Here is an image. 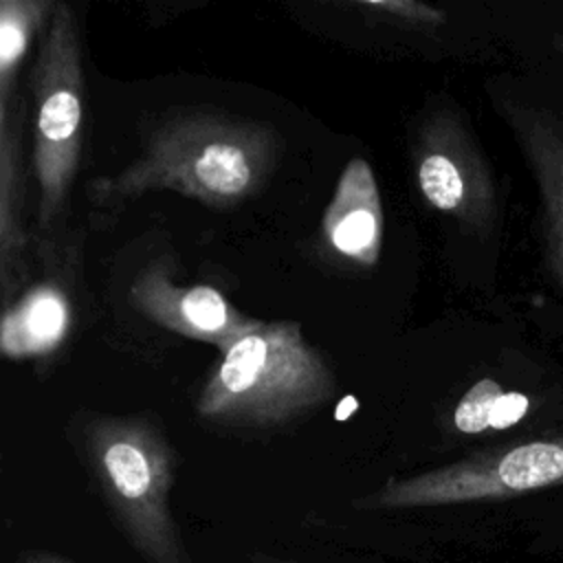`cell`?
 <instances>
[{
  "mask_svg": "<svg viewBox=\"0 0 563 563\" xmlns=\"http://www.w3.org/2000/svg\"><path fill=\"white\" fill-rule=\"evenodd\" d=\"M279 141L257 121L196 112L163 123L125 169L92 185L101 205L150 191H176L211 209H231L268 180Z\"/></svg>",
  "mask_w": 563,
  "mask_h": 563,
  "instance_id": "6da1fadb",
  "label": "cell"
},
{
  "mask_svg": "<svg viewBox=\"0 0 563 563\" xmlns=\"http://www.w3.org/2000/svg\"><path fill=\"white\" fill-rule=\"evenodd\" d=\"M336 380L295 321L262 323L213 365L196 411L224 427H279L334 396Z\"/></svg>",
  "mask_w": 563,
  "mask_h": 563,
  "instance_id": "7a4b0ae2",
  "label": "cell"
},
{
  "mask_svg": "<svg viewBox=\"0 0 563 563\" xmlns=\"http://www.w3.org/2000/svg\"><path fill=\"white\" fill-rule=\"evenodd\" d=\"M86 449L106 504L147 563H191L169 506L176 457L165 435L139 416H101Z\"/></svg>",
  "mask_w": 563,
  "mask_h": 563,
  "instance_id": "3957f363",
  "label": "cell"
},
{
  "mask_svg": "<svg viewBox=\"0 0 563 563\" xmlns=\"http://www.w3.org/2000/svg\"><path fill=\"white\" fill-rule=\"evenodd\" d=\"M33 174L37 183V227L53 233L73 189L84 145V73L75 13L55 4L31 77Z\"/></svg>",
  "mask_w": 563,
  "mask_h": 563,
  "instance_id": "277c9868",
  "label": "cell"
},
{
  "mask_svg": "<svg viewBox=\"0 0 563 563\" xmlns=\"http://www.w3.org/2000/svg\"><path fill=\"white\" fill-rule=\"evenodd\" d=\"M563 484V438L532 440L396 477L356 501L367 510H407L506 499Z\"/></svg>",
  "mask_w": 563,
  "mask_h": 563,
  "instance_id": "5b68a950",
  "label": "cell"
},
{
  "mask_svg": "<svg viewBox=\"0 0 563 563\" xmlns=\"http://www.w3.org/2000/svg\"><path fill=\"white\" fill-rule=\"evenodd\" d=\"M413 169L422 198L471 229L495 218L490 172L457 114L438 108L420 123L413 143Z\"/></svg>",
  "mask_w": 563,
  "mask_h": 563,
  "instance_id": "8992f818",
  "label": "cell"
},
{
  "mask_svg": "<svg viewBox=\"0 0 563 563\" xmlns=\"http://www.w3.org/2000/svg\"><path fill=\"white\" fill-rule=\"evenodd\" d=\"M132 306L150 321L187 339L213 343L222 354L264 321L238 312L211 286H178L163 262L150 264L130 286Z\"/></svg>",
  "mask_w": 563,
  "mask_h": 563,
  "instance_id": "52a82bcc",
  "label": "cell"
},
{
  "mask_svg": "<svg viewBox=\"0 0 563 563\" xmlns=\"http://www.w3.org/2000/svg\"><path fill=\"white\" fill-rule=\"evenodd\" d=\"M383 205L367 161L352 158L339 176L323 216L328 246L361 266H374L383 246Z\"/></svg>",
  "mask_w": 563,
  "mask_h": 563,
  "instance_id": "ba28073f",
  "label": "cell"
},
{
  "mask_svg": "<svg viewBox=\"0 0 563 563\" xmlns=\"http://www.w3.org/2000/svg\"><path fill=\"white\" fill-rule=\"evenodd\" d=\"M541 189L548 257L554 279L563 288V123L548 112L504 106Z\"/></svg>",
  "mask_w": 563,
  "mask_h": 563,
  "instance_id": "9c48e42d",
  "label": "cell"
},
{
  "mask_svg": "<svg viewBox=\"0 0 563 563\" xmlns=\"http://www.w3.org/2000/svg\"><path fill=\"white\" fill-rule=\"evenodd\" d=\"M68 328L70 303L66 295L53 284L33 286L4 310L2 352L13 358L46 354L59 345Z\"/></svg>",
  "mask_w": 563,
  "mask_h": 563,
  "instance_id": "30bf717a",
  "label": "cell"
},
{
  "mask_svg": "<svg viewBox=\"0 0 563 563\" xmlns=\"http://www.w3.org/2000/svg\"><path fill=\"white\" fill-rule=\"evenodd\" d=\"M22 198L24 178L20 119H11V108H0V268L4 288L9 286L11 268L18 273L26 246L20 222Z\"/></svg>",
  "mask_w": 563,
  "mask_h": 563,
  "instance_id": "8fae6325",
  "label": "cell"
},
{
  "mask_svg": "<svg viewBox=\"0 0 563 563\" xmlns=\"http://www.w3.org/2000/svg\"><path fill=\"white\" fill-rule=\"evenodd\" d=\"M48 11H55V4L46 0L0 2V108H11L20 62Z\"/></svg>",
  "mask_w": 563,
  "mask_h": 563,
  "instance_id": "7c38bea8",
  "label": "cell"
},
{
  "mask_svg": "<svg viewBox=\"0 0 563 563\" xmlns=\"http://www.w3.org/2000/svg\"><path fill=\"white\" fill-rule=\"evenodd\" d=\"M530 398L519 391H504L499 383L477 380L455 405L453 427L462 433H482L488 429H508L523 420Z\"/></svg>",
  "mask_w": 563,
  "mask_h": 563,
  "instance_id": "4fadbf2b",
  "label": "cell"
},
{
  "mask_svg": "<svg viewBox=\"0 0 563 563\" xmlns=\"http://www.w3.org/2000/svg\"><path fill=\"white\" fill-rule=\"evenodd\" d=\"M363 9H376V11H385L391 13L400 20L413 22V24H440L444 22V13L429 7V4H420L413 0H387V2H374V0H358L356 2Z\"/></svg>",
  "mask_w": 563,
  "mask_h": 563,
  "instance_id": "5bb4252c",
  "label": "cell"
},
{
  "mask_svg": "<svg viewBox=\"0 0 563 563\" xmlns=\"http://www.w3.org/2000/svg\"><path fill=\"white\" fill-rule=\"evenodd\" d=\"M20 563H75V561H70L68 556H64L59 552L35 548V550H24L20 554Z\"/></svg>",
  "mask_w": 563,
  "mask_h": 563,
  "instance_id": "9a60e30c",
  "label": "cell"
},
{
  "mask_svg": "<svg viewBox=\"0 0 563 563\" xmlns=\"http://www.w3.org/2000/svg\"><path fill=\"white\" fill-rule=\"evenodd\" d=\"M356 409V400L354 398H343V402H341V407L336 409V420H345L352 411Z\"/></svg>",
  "mask_w": 563,
  "mask_h": 563,
  "instance_id": "2e32d148",
  "label": "cell"
},
{
  "mask_svg": "<svg viewBox=\"0 0 563 563\" xmlns=\"http://www.w3.org/2000/svg\"><path fill=\"white\" fill-rule=\"evenodd\" d=\"M556 42H559V48H561V51H563V35H561V37H559V40H556Z\"/></svg>",
  "mask_w": 563,
  "mask_h": 563,
  "instance_id": "e0dca14e",
  "label": "cell"
}]
</instances>
